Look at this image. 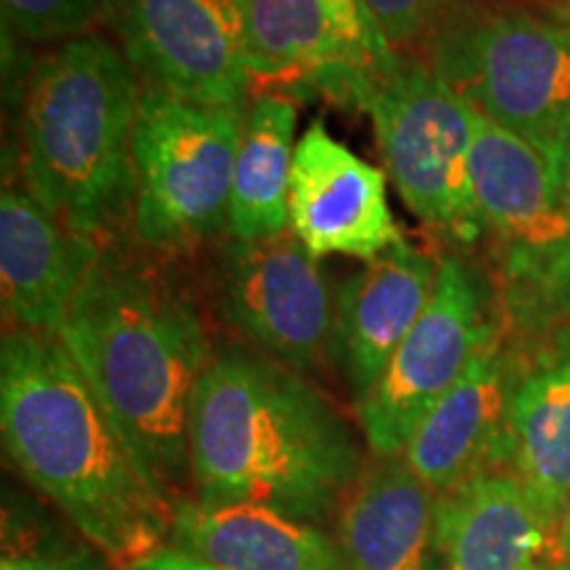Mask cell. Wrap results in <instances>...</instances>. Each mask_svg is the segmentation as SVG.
<instances>
[{
  "label": "cell",
  "instance_id": "d6986e66",
  "mask_svg": "<svg viewBox=\"0 0 570 570\" xmlns=\"http://www.w3.org/2000/svg\"><path fill=\"white\" fill-rule=\"evenodd\" d=\"M344 570H441L436 491L402 458L365 470L338 515Z\"/></svg>",
  "mask_w": 570,
  "mask_h": 570
},
{
  "label": "cell",
  "instance_id": "5bb4252c",
  "mask_svg": "<svg viewBox=\"0 0 570 570\" xmlns=\"http://www.w3.org/2000/svg\"><path fill=\"white\" fill-rule=\"evenodd\" d=\"M520 377L504 344V325L489 333L460 381L417 425L402 460L428 489L449 491L470 475L504 462L512 391Z\"/></svg>",
  "mask_w": 570,
  "mask_h": 570
},
{
  "label": "cell",
  "instance_id": "d4e9b609",
  "mask_svg": "<svg viewBox=\"0 0 570 570\" xmlns=\"http://www.w3.org/2000/svg\"><path fill=\"white\" fill-rule=\"evenodd\" d=\"M547 173H550V183L554 196L560 204L570 209V122L562 127V132L554 138V142L547 148Z\"/></svg>",
  "mask_w": 570,
  "mask_h": 570
},
{
  "label": "cell",
  "instance_id": "5b68a950",
  "mask_svg": "<svg viewBox=\"0 0 570 570\" xmlns=\"http://www.w3.org/2000/svg\"><path fill=\"white\" fill-rule=\"evenodd\" d=\"M423 56L483 119L541 154L570 122V24L504 3L454 0Z\"/></svg>",
  "mask_w": 570,
  "mask_h": 570
},
{
  "label": "cell",
  "instance_id": "3957f363",
  "mask_svg": "<svg viewBox=\"0 0 570 570\" xmlns=\"http://www.w3.org/2000/svg\"><path fill=\"white\" fill-rule=\"evenodd\" d=\"M196 499L317 523L344 508L365 452L336 404L252 346L214 352L190 415Z\"/></svg>",
  "mask_w": 570,
  "mask_h": 570
},
{
  "label": "cell",
  "instance_id": "f1b7e54d",
  "mask_svg": "<svg viewBox=\"0 0 570 570\" xmlns=\"http://www.w3.org/2000/svg\"><path fill=\"white\" fill-rule=\"evenodd\" d=\"M533 3H560V0H533ZM566 3H570V0H566Z\"/></svg>",
  "mask_w": 570,
  "mask_h": 570
},
{
  "label": "cell",
  "instance_id": "6da1fadb",
  "mask_svg": "<svg viewBox=\"0 0 570 570\" xmlns=\"http://www.w3.org/2000/svg\"><path fill=\"white\" fill-rule=\"evenodd\" d=\"M142 473L173 502L190 473V415L214 360L194 294L151 256L106 244L56 333Z\"/></svg>",
  "mask_w": 570,
  "mask_h": 570
},
{
  "label": "cell",
  "instance_id": "44dd1931",
  "mask_svg": "<svg viewBox=\"0 0 570 570\" xmlns=\"http://www.w3.org/2000/svg\"><path fill=\"white\" fill-rule=\"evenodd\" d=\"M296 117V101L281 92H256L248 101L227 212L230 238H275L291 227L288 198L298 142Z\"/></svg>",
  "mask_w": 570,
  "mask_h": 570
},
{
  "label": "cell",
  "instance_id": "e0dca14e",
  "mask_svg": "<svg viewBox=\"0 0 570 570\" xmlns=\"http://www.w3.org/2000/svg\"><path fill=\"white\" fill-rule=\"evenodd\" d=\"M441 570H529L552 554L560 529L512 470H483L436 497Z\"/></svg>",
  "mask_w": 570,
  "mask_h": 570
},
{
  "label": "cell",
  "instance_id": "9a60e30c",
  "mask_svg": "<svg viewBox=\"0 0 570 570\" xmlns=\"http://www.w3.org/2000/svg\"><path fill=\"white\" fill-rule=\"evenodd\" d=\"M436 281V256L404 240L341 283L331 356L354 404L373 391L399 344L425 312Z\"/></svg>",
  "mask_w": 570,
  "mask_h": 570
},
{
  "label": "cell",
  "instance_id": "ac0fdd59",
  "mask_svg": "<svg viewBox=\"0 0 570 570\" xmlns=\"http://www.w3.org/2000/svg\"><path fill=\"white\" fill-rule=\"evenodd\" d=\"M169 547L219 570H344L338 544L315 523L256 504L180 497Z\"/></svg>",
  "mask_w": 570,
  "mask_h": 570
},
{
  "label": "cell",
  "instance_id": "7a4b0ae2",
  "mask_svg": "<svg viewBox=\"0 0 570 570\" xmlns=\"http://www.w3.org/2000/svg\"><path fill=\"white\" fill-rule=\"evenodd\" d=\"M0 433L24 481L114 568L164 550L175 502L142 473L56 333H3Z\"/></svg>",
  "mask_w": 570,
  "mask_h": 570
},
{
  "label": "cell",
  "instance_id": "8992f818",
  "mask_svg": "<svg viewBox=\"0 0 570 570\" xmlns=\"http://www.w3.org/2000/svg\"><path fill=\"white\" fill-rule=\"evenodd\" d=\"M246 106L190 104L142 85L132 135L135 244L183 254L227 230Z\"/></svg>",
  "mask_w": 570,
  "mask_h": 570
},
{
  "label": "cell",
  "instance_id": "4fadbf2b",
  "mask_svg": "<svg viewBox=\"0 0 570 570\" xmlns=\"http://www.w3.org/2000/svg\"><path fill=\"white\" fill-rule=\"evenodd\" d=\"M288 223L312 256L373 262L404 244L389 204L386 169L360 159L323 122L296 142Z\"/></svg>",
  "mask_w": 570,
  "mask_h": 570
},
{
  "label": "cell",
  "instance_id": "83f0119b",
  "mask_svg": "<svg viewBox=\"0 0 570 570\" xmlns=\"http://www.w3.org/2000/svg\"><path fill=\"white\" fill-rule=\"evenodd\" d=\"M529 570H570V562H558V560H547V562H537Z\"/></svg>",
  "mask_w": 570,
  "mask_h": 570
},
{
  "label": "cell",
  "instance_id": "484cf974",
  "mask_svg": "<svg viewBox=\"0 0 570 570\" xmlns=\"http://www.w3.org/2000/svg\"><path fill=\"white\" fill-rule=\"evenodd\" d=\"M125 570H219V568L209 566V562L190 558V554L177 552V550H173V547H164V550L148 554V558H142L138 562H132V566Z\"/></svg>",
  "mask_w": 570,
  "mask_h": 570
},
{
  "label": "cell",
  "instance_id": "ba28073f",
  "mask_svg": "<svg viewBox=\"0 0 570 570\" xmlns=\"http://www.w3.org/2000/svg\"><path fill=\"white\" fill-rule=\"evenodd\" d=\"M362 111L391 185L420 223L473 246L487 235L473 188L479 114L417 53H402Z\"/></svg>",
  "mask_w": 570,
  "mask_h": 570
},
{
  "label": "cell",
  "instance_id": "30bf717a",
  "mask_svg": "<svg viewBox=\"0 0 570 570\" xmlns=\"http://www.w3.org/2000/svg\"><path fill=\"white\" fill-rule=\"evenodd\" d=\"M499 325L487 288L465 256H439V281L373 391L356 404L362 436L377 460L402 458L423 417L436 407Z\"/></svg>",
  "mask_w": 570,
  "mask_h": 570
},
{
  "label": "cell",
  "instance_id": "7c38bea8",
  "mask_svg": "<svg viewBox=\"0 0 570 570\" xmlns=\"http://www.w3.org/2000/svg\"><path fill=\"white\" fill-rule=\"evenodd\" d=\"M106 24L140 85L202 106H246L240 0H106Z\"/></svg>",
  "mask_w": 570,
  "mask_h": 570
},
{
  "label": "cell",
  "instance_id": "277c9868",
  "mask_svg": "<svg viewBox=\"0 0 570 570\" xmlns=\"http://www.w3.org/2000/svg\"><path fill=\"white\" fill-rule=\"evenodd\" d=\"M142 85L104 35L56 46L21 104L24 188L69 230L114 244L132 219V135Z\"/></svg>",
  "mask_w": 570,
  "mask_h": 570
},
{
  "label": "cell",
  "instance_id": "7402d4cb",
  "mask_svg": "<svg viewBox=\"0 0 570 570\" xmlns=\"http://www.w3.org/2000/svg\"><path fill=\"white\" fill-rule=\"evenodd\" d=\"M32 508L19 497L3 502V560L0 570H111L114 566L96 547H69L48 537Z\"/></svg>",
  "mask_w": 570,
  "mask_h": 570
},
{
  "label": "cell",
  "instance_id": "603a6c76",
  "mask_svg": "<svg viewBox=\"0 0 570 570\" xmlns=\"http://www.w3.org/2000/svg\"><path fill=\"white\" fill-rule=\"evenodd\" d=\"M0 6L3 30L38 46L85 38L106 19V0H0Z\"/></svg>",
  "mask_w": 570,
  "mask_h": 570
},
{
  "label": "cell",
  "instance_id": "2e32d148",
  "mask_svg": "<svg viewBox=\"0 0 570 570\" xmlns=\"http://www.w3.org/2000/svg\"><path fill=\"white\" fill-rule=\"evenodd\" d=\"M104 244L69 230L27 188L0 196V302L6 331L59 333Z\"/></svg>",
  "mask_w": 570,
  "mask_h": 570
},
{
  "label": "cell",
  "instance_id": "52a82bcc",
  "mask_svg": "<svg viewBox=\"0 0 570 570\" xmlns=\"http://www.w3.org/2000/svg\"><path fill=\"white\" fill-rule=\"evenodd\" d=\"M473 188L497 246L502 325L529 338L570 327V209L544 154L479 114Z\"/></svg>",
  "mask_w": 570,
  "mask_h": 570
},
{
  "label": "cell",
  "instance_id": "8fae6325",
  "mask_svg": "<svg viewBox=\"0 0 570 570\" xmlns=\"http://www.w3.org/2000/svg\"><path fill=\"white\" fill-rule=\"evenodd\" d=\"M209 285L217 315L256 352L298 373L331 356L336 294L291 227L275 238H227Z\"/></svg>",
  "mask_w": 570,
  "mask_h": 570
},
{
  "label": "cell",
  "instance_id": "cb8c5ba5",
  "mask_svg": "<svg viewBox=\"0 0 570 570\" xmlns=\"http://www.w3.org/2000/svg\"><path fill=\"white\" fill-rule=\"evenodd\" d=\"M399 53H415L454 0H362Z\"/></svg>",
  "mask_w": 570,
  "mask_h": 570
},
{
  "label": "cell",
  "instance_id": "9c48e42d",
  "mask_svg": "<svg viewBox=\"0 0 570 570\" xmlns=\"http://www.w3.org/2000/svg\"><path fill=\"white\" fill-rule=\"evenodd\" d=\"M252 90L360 109L399 61L362 0H240Z\"/></svg>",
  "mask_w": 570,
  "mask_h": 570
},
{
  "label": "cell",
  "instance_id": "4316f807",
  "mask_svg": "<svg viewBox=\"0 0 570 570\" xmlns=\"http://www.w3.org/2000/svg\"><path fill=\"white\" fill-rule=\"evenodd\" d=\"M560 562H570V508L562 518V531H560Z\"/></svg>",
  "mask_w": 570,
  "mask_h": 570
},
{
  "label": "cell",
  "instance_id": "ffe728a7",
  "mask_svg": "<svg viewBox=\"0 0 570 570\" xmlns=\"http://www.w3.org/2000/svg\"><path fill=\"white\" fill-rule=\"evenodd\" d=\"M504 462L562 531L570 508V344L520 373Z\"/></svg>",
  "mask_w": 570,
  "mask_h": 570
}]
</instances>
